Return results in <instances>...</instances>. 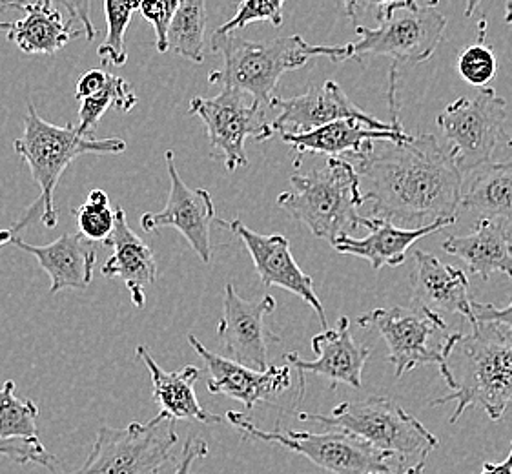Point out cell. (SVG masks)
<instances>
[{
  "label": "cell",
  "mask_w": 512,
  "mask_h": 474,
  "mask_svg": "<svg viewBox=\"0 0 512 474\" xmlns=\"http://www.w3.org/2000/svg\"><path fill=\"white\" fill-rule=\"evenodd\" d=\"M299 420L316 422L354 434L365 444L383 453L400 454L401 458L416 453H431L440 442L412 414L385 396H370L359 402H345L327 414L301 413Z\"/></svg>",
  "instance_id": "52a82bcc"
},
{
  "label": "cell",
  "mask_w": 512,
  "mask_h": 474,
  "mask_svg": "<svg viewBox=\"0 0 512 474\" xmlns=\"http://www.w3.org/2000/svg\"><path fill=\"white\" fill-rule=\"evenodd\" d=\"M13 148L30 166L33 181L41 190L39 199L28 208L26 216L11 228V232L17 234L30 225L31 219H35L39 205L42 207L39 216L42 225L46 228L57 227L59 210L53 203V192L64 170L81 155L123 154L126 152V141L117 137L93 139L92 135L81 134L72 123L64 126L46 123L30 103L24 115V132L15 141Z\"/></svg>",
  "instance_id": "3957f363"
},
{
  "label": "cell",
  "mask_w": 512,
  "mask_h": 474,
  "mask_svg": "<svg viewBox=\"0 0 512 474\" xmlns=\"http://www.w3.org/2000/svg\"><path fill=\"white\" fill-rule=\"evenodd\" d=\"M135 354L150 371L154 400L161 405V413L168 414L170 418H174L175 422L179 420H194L199 423L223 422L221 416L208 413L197 400L195 383L201 374L197 367L186 365L181 371H164L154 360V356L150 354L146 345H139L135 349Z\"/></svg>",
  "instance_id": "484cf974"
},
{
  "label": "cell",
  "mask_w": 512,
  "mask_h": 474,
  "mask_svg": "<svg viewBox=\"0 0 512 474\" xmlns=\"http://www.w3.org/2000/svg\"><path fill=\"white\" fill-rule=\"evenodd\" d=\"M52 4H59L62 10L70 15L72 24H79V30L86 37V41L95 39V28L92 22V0H50Z\"/></svg>",
  "instance_id": "8d00e7d4"
},
{
  "label": "cell",
  "mask_w": 512,
  "mask_h": 474,
  "mask_svg": "<svg viewBox=\"0 0 512 474\" xmlns=\"http://www.w3.org/2000/svg\"><path fill=\"white\" fill-rule=\"evenodd\" d=\"M11 245L21 248L39 261L52 279L50 292L57 294L62 289H86L93 281L97 254L92 241L77 234H62L50 245H31L21 237L13 236Z\"/></svg>",
  "instance_id": "7402d4cb"
},
{
  "label": "cell",
  "mask_w": 512,
  "mask_h": 474,
  "mask_svg": "<svg viewBox=\"0 0 512 474\" xmlns=\"http://www.w3.org/2000/svg\"><path fill=\"white\" fill-rule=\"evenodd\" d=\"M274 310L276 299L272 296L243 299L232 283H226L223 316L217 325V336L226 358L256 371L268 369V343L281 341L265 323Z\"/></svg>",
  "instance_id": "4fadbf2b"
},
{
  "label": "cell",
  "mask_w": 512,
  "mask_h": 474,
  "mask_svg": "<svg viewBox=\"0 0 512 474\" xmlns=\"http://www.w3.org/2000/svg\"><path fill=\"white\" fill-rule=\"evenodd\" d=\"M206 454H208V444L205 440L190 436L185 442L181 460H179V464H177L172 474H192V467H194L195 462L203 460Z\"/></svg>",
  "instance_id": "f35d334b"
},
{
  "label": "cell",
  "mask_w": 512,
  "mask_h": 474,
  "mask_svg": "<svg viewBox=\"0 0 512 474\" xmlns=\"http://www.w3.org/2000/svg\"><path fill=\"white\" fill-rule=\"evenodd\" d=\"M139 10V0H104L106 15V39L99 46L97 55L103 66H124L128 52L124 46V33L128 30L135 11Z\"/></svg>",
  "instance_id": "f546056e"
},
{
  "label": "cell",
  "mask_w": 512,
  "mask_h": 474,
  "mask_svg": "<svg viewBox=\"0 0 512 474\" xmlns=\"http://www.w3.org/2000/svg\"><path fill=\"white\" fill-rule=\"evenodd\" d=\"M210 44L223 57V68L210 72L208 83L236 88L268 108L283 73L303 68L314 57H327L332 62L350 61L349 44H310L301 35L248 41L234 33L216 31Z\"/></svg>",
  "instance_id": "7a4b0ae2"
},
{
  "label": "cell",
  "mask_w": 512,
  "mask_h": 474,
  "mask_svg": "<svg viewBox=\"0 0 512 474\" xmlns=\"http://www.w3.org/2000/svg\"><path fill=\"white\" fill-rule=\"evenodd\" d=\"M190 114L197 115L206 126L208 141L216 157H223L226 170L248 166L245 141L252 137L257 143L276 134L268 123L265 106L236 88L223 86L216 97H194Z\"/></svg>",
  "instance_id": "7c38bea8"
},
{
  "label": "cell",
  "mask_w": 512,
  "mask_h": 474,
  "mask_svg": "<svg viewBox=\"0 0 512 474\" xmlns=\"http://www.w3.org/2000/svg\"><path fill=\"white\" fill-rule=\"evenodd\" d=\"M454 351L469 363L467 371L432 405L456 402L451 423L474 405L482 407L492 422H500L512 403V330L494 321H474L471 334H461Z\"/></svg>",
  "instance_id": "5b68a950"
},
{
  "label": "cell",
  "mask_w": 512,
  "mask_h": 474,
  "mask_svg": "<svg viewBox=\"0 0 512 474\" xmlns=\"http://www.w3.org/2000/svg\"><path fill=\"white\" fill-rule=\"evenodd\" d=\"M347 159L358 172L363 203H372V216L414 228L456 223L463 174L434 135L372 141Z\"/></svg>",
  "instance_id": "6da1fadb"
},
{
  "label": "cell",
  "mask_w": 512,
  "mask_h": 474,
  "mask_svg": "<svg viewBox=\"0 0 512 474\" xmlns=\"http://www.w3.org/2000/svg\"><path fill=\"white\" fill-rule=\"evenodd\" d=\"M15 2H17V0H0V4H2V6H13Z\"/></svg>",
  "instance_id": "7dc6e473"
},
{
  "label": "cell",
  "mask_w": 512,
  "mask_h": 474,
  "mask_svg": "<svg viewBox=\"0 0 512 474\" xmlns=\"http://www.w3.org/2000/svg\"><path fill=\"white\" fill-rule=\"evenodd\" d=\"M206 19V0H181L166 35L168 52L197 64L205 61Z\"/></svg>",
  "instance_id": "83f0119b"
},
{
  "label": "cell",
  "mask_w": 512,
  "mask_h": 474,
  "mask_svg": "<svg viewBox=\"0 0 512 474\" xmlns=\"http://www.w3.org/2000/svg\"><path fill=\"white\" fill-rule=\"evenodd\" d=\"M505 121L507 101L487 86L474 97L456 99L436 117L461 174L492 161Z\"/></svg>",
  "instance_id": "8fae6325"
},
{
  "label": "cell",
  "mask_w": 512,
  "mask_h": 474,
  "mask_svg": "<svg viewBox=\"0 0 512 474\" xmlns=\"http://www.w3.org/2000/svg\"><path fill=\"white\" fill-rule=\"evenodd\" d=\"M507 145H509V148H512V139H509V143H507Z\"/></svg>",
  "instance_id": "c3c4849f"
},
{
  "label": "cell",
  "mask_w": 512,
  "mask_h": 474,
  "mask_svg": "<svg viewBox=\"0 0 512 474\" xmlns=\"http://www.w3.org/2000/svg\"><path fill=\"white\" fill-rule=\"evenodd\" d=\"M13 8L24 11V17L17 22H4L8 41L13 42L21 52L30 55H55L72 39L81 37L82 31L75 30L72 22L64 21L61 10L50 0L15 2Z\"/></svg>",
  "instance_id": "d4e9b609"
},
{
  "label": "cell",
  "mask_w": 512,
  "mask_h": 474,
  "mask_svg": "<svg viewBox=\"0 0 512 474\" xmlns=\"http://www.w3.org/2000/svg\"><path fill=\"white\" fill-rule=\"evenodd\" d=\"M443 250L465 261L471 274L483 281H489L494 272L512 279V239L505 221L476 219L471 234L445 239Z\"/></svg>",
  "instance_id": "cb8c5ba5"
},
{
  "label": "cell",
  "mask_w": 512,
  "mask_h": 474,
  "mask_svg": "<svg viewBox=\"0 0 512 474\" xmlns=\"http://www.w3.org/2000/svg\"><path fill=\"white\" fill-rule=\"evenodd\" d=\"M170 194L166 207L161 212H146L141 216L144 232H159L164 227H174L185 236L188 245L203 263L212 261V223L216 221V207L212 196L205 188H190L179 176L175 166V154L168 150L164 154Z\"/></svg>",
  "instance_id": "5bb4252c"
},
{
  "label": "cell",
  "mask_w": 512,
  "mask_h": 474,
  "mask_svg": "<svg viewBox=\"0 0 512 474\" xmlns=\"http://www.w3.org/2000/svg\"><path fill=\"white\" fill-rule=\"evenodd\" d=\"M472 314L474 321H494L512 330V301L505 309H500L492 303H478L472 299Z\"/></svg>",
  "instance_id": "74e56055"
},
{
  "label": "cell",
  "mask_w": 512,
  "mask_h": 474,
  "mask_svg": "<svg viewBox=\"0 0 512 474\" xmlns=\"http://www.w3.org/2000/svg\"><path fill=\"white\" fill-rule=\"evenodd\" d=\"M378 28L356 24L358 41L349 42L350 59L369 55L420 64L438 50L447 31V17L434 4L400 0L378 10Z\"/></svg>",
  "instance_id": "8992f818"
},
{
  "label": "cell",
  "mask_w": 512,
  "mask_h": 474,
  "mask_svg": "<svg viewBox=\"0 0 512 474\" xmlns=\"http://www.w3.org/2000/svg\"><path fill=\"white\" fill-rule=\"evenodd\" d=\"M39 405L15 394V382L6 380L0 389V436H37Z\"/></svg>",
  "instance_id": "4dcf8cb0"
},
{
  "label": "cell",
  "mask_w": 512,
  "mask_h": 474,
  "mask_svg": "<svg viewBox=\"0 0 512 474\" xmlns=\"http://www.w3.org/2000/svg\"><path fill=\"white\" fill-rule=\"evenodd\" d=\"M137 101L139 99H137V95H135L132 86L126 79L108 73V79H106V83L99 92H95L90 97L79 101L81 108H79V126H77V130L81 134L92 135L93 128L99 124L101 117L110 108L128 114V112L134 110Z\"/></svg>",
  "instance_id": "f1b7e54d"
},
{
  "label": "cell",
  "mask_w": 512,
  "mask_h": 474,
  "mask_svg": "<svg viewBox=\"0 0 512 474\" xmlns=\"http://www.w3.org/2000/svg\"><path fill=\"white\" fill-rule=\"evenodd\" d=\"M106 79H108V73L103 72V70H90V72L84 73L81 79L77 81V88H75L77 101H82L93 93L99 92L106 83Z\"/></svg>",
  "instance_id": "ab89813d"
},
{
  "label": "cell",
  "mask_w": 512,
  "mask_h": 474,
  "mask_svg": "<svg viewBox=\"0 0 512 474\" xmlns=\"http://www.w3.org/2000/svg\"><path fill=\"white\" fill-rule=\"evenodd\" d=\"M312 349L318 354V360H301L296 352L285 354L288 365L299 372V392L296 403L305 396V374H318L327 378L330 387L336 389L339 383H345L354 389L363 385V369L369 361L370 349L359 345L352 338L349 318H341L336 330H325L323 334L314 336Z\"/></svg>",
  "instance_id": "d6986e66"
},
{
  "label": "cell",
  "mask_w": 512,
  "mask_h": 474,
  "mask_svg": "<svg viewBox=\"0 0 512 474\" xmlns=\"http://www.w3.org/2000/svg\"><path fill=\"white\" fill-rule=\"evenodd\" d=\"M2 26H4V22H0V31H2Z\"/></svg>",
  "instance_id": "681fc988"
},
{
  "label": "cell",
  "mask_w": 512,
  "mask_h": 474,
  "mask_svg": "<svg viewBox=\"0 0 512 474\" xmlns=\"http://www.w3.org/2000/svg\"><path fill=\"white\" fill-rule=\"evenodd\" d=\"M283 6L285 0H243L237 8L236 15L225 22L217 33H234L243 30L252 22H270L279 28L283 24Z\"/></svg>",
  "instance_id": "836d02e7"
},
{
  "label": "cell",
  "mask_w": 512,
  "mask_h": 474,
  "mask_svg": "<svg viewBox=\"0 0 512 474\" xmlns=\"http://www.w3.org/2000/svg\"><path fill=\"white\" fill-rule=\"evenodd\" d=\"M487 21L482 19L478 24V37L467 46L458 57V72L461 79L474 88H485L494 81L498 73V59L487 46Z\"/></svg>",
  "instance_id": "1f68e13d"
},
{
  "label": "cell",
  "mask_w": 512,
  "mask_h": 474,
  "mask_svg": "<svg viewBox=\"0 0 512 474\" xmlns=\"http://www.w3.org/2000/svg\"><path fill=\"white\" fill-rule=\"evenodd\" d=\"M471 181L461 192L460 210L476 219L505 221L512 227V161H489L472 170Z\"/></svg>",
  "instance_id": "4316f807"
},
{
  "label": "cell",
  "mask_w": 512,
  "mask_h": 474,
  "mask_svg": "<svg viewBox=\"0 0 512 474\" xmlns=\"http://www.w3.org/2000/svg\"><path fill=\"white\" fill-rule=\"evenodd\" d=\"M0 456H6L15 464H39L50 471L57 467V456L46 451L37 436H0Z\"/></svg>",
  "instance_id": "e575fe53"
},
{
  "label": "cell",
  "mask_w": 512,
  "mask_h": 474,
  "mask_svg": "<svg viewBox=\"0 0 512 474\" xmlns=\"http://www.w3.org/2000/svg\"><path fill=\"white\" fill-rule=\"evenodd\" d=\"M103 245L112 248L113 252L101 268V274L104 278L121 279L126 289L130 290L135 307L143 309L146 305L144 289L154 285L157 263L152 248L130 227L123 208H115V225Z\"/></svg>",
  "instance_id": "44dd1931"
},
{
  "label": "cell",
  "mask_w": 512,
  "mask_h": 474,
  "mask_svg": "<svg viewBox=\"0 0 512 474\" xmlns=\"http://www.w3.org/2000/svg\"><path fill=\"white\" fill-rule=\"evenodd\" d=\"M343 2H345V10H347L350 21L358 24V17L361 13H367L372 8L374 10H381L383 6L392 4V2H400V0H343ZM425 2L427 4H434V6L440 4V0H425Z\"/></svg>",
  "instance_id": "60d3db41"
},
{
  "label": "cell",
  "mask_w": 512,
  "mask_h": 474,
  "mask_svg": "<svg viewBox=\"0 0 512 474\" xmlns=\"http://www.w3.org/2000/svg\"><path fill=\"white\" fill-rule=\"evenodd\" d=\"M270 108L279 110L272 128L281 134H303L339 119H354L372 130L394 128V124L383 123L363 112L336 81H325L318 88H310L307 93L290 99L272 97Z\"/></svg>",
  "instance_id": "2e32d148"
},
{
  "label": "cell",
  "mask_w": 512,
  "mask_h": 474,
  "mask_svg": "<svg viewBox=\"0 0 512 474\" xmlns=\"http://www.w3.org/2000/svg\"><path fill=\"white\" fill-rule=\"evenodd\" d=\"M482 474H512V447L509 456L500 464H483Z\"/></svg>",
  "instance_id": "b9f144b4"
},
{
  "label": "cell",
  "mask_w": 512,
  "mask_h": 474,
  "mask_svg": "<svg viewBox=\"0 0 512 474\" xmlns=\"http://www.w3.org/2000/svg\"><path fill=\"white\" fill-rule=\"evenodd\" d=\"M77 228L88 241H106L115 225V212L110 208V197L101 188L90 192L86 203L75 210Z\"/></svg>",
  "instance_id": "d6a6232c"
},
{
  "label": "cell",
  "mask_w": 512,
  "mask_h": 474,
  "mask_svg": "<svg viewBox=\"0 0 512 474\" xmlns=\"http://www.w3.org/2000/svg\"><path fill=\"white\" fill-rule=\"evenodd\" d=\"M451 225H454L452 221H436L427 227L401 228L390 221L372 216L369 217V223L365 227L370 230L369 236L363 239L350 236L339 237L332 248L339 254L367 259L374 270H381L383 267H400L407 259L409 248L418 239L431 236L434 232H440Z\"/></svg>",
  "instance_id": "603a6c76"
},
{
  "label": "cell",
  "mask_w": 512,
  "mask_h": 474,
  "mask_svg": "<svg viewBox=\"0 0 512 474\" xmlns=\"http://www.w3.org/2000/svg\"><path fill=\"white\" fill-rule=\"evenodd\" d=\"M505 22L512 24V0H507V6H505Z\"/></svg>",
  "instance_id": "bcb514c9"
},
{
  "label": "cell",
  "mask_w": 512,
  "mask_h": 474,
  "mask_svg": "<svg viewBox=\"0 0 512 474\" xmlns=\"http://www.w3.org/2000/svg\"><path fill=\"white\" fill-rule=\"evenodd\" d=\"M228 423L241 434L243 440H257L267 444H277L294 453L305 456L312 464L318 465L330 474H390L389 460L392 454L383 453L365 444L354 434L343 431L330 433H296V431H263L256 423L248 420L245 414L230 411L226 414Z\"/></svg>",
  "instance_id": "30bf717a"
},
{
  "label": "cell",
  "mask_w": 512,
  "mask_h": 474,
  "mask_svg": "<svg viewBox=\"0 0 512 474\" xmlns=\"http://www.w3.org/2000/svg\"><path fill=\"white\" fill-rule=\"evenodd\" d=\"M175 423L159 413L150 422H132L123 429L103 425L86 462L62 474H159L174 458L179 442Z\"/></svg>",
  "instance_id": "ba28073f"
},
{
  "label": "cell",
  "mask_w": 512,
  "mask_h": 474,
  "mask_svg": "<svg viewBox=\"0 0 512 474\" xmlns=\"http://www.w3.org/2000/svg\"><path fill=\"white\" fill-rule=\"evenodd\" d=\"M181 0H139V10L144 21L150 22L155 30V48L157 52H168L166 35L170 22L174 19L175 11L179 8Z\"/></svg>",
  "instance_id": "d590c367"
},
{
  "label": "cell",
  "mask_w": 512,
  "mask_h": 474,
  "mask_svg": "<svg viewBox=\"0 0 512 474\" xmlns=\"http://www.w3.org/2000/svg\"><path fill=\"white\" fill-rule=\"evenodd\" d=\"M292 190L277 197V207L305 223L319 239L334 245L339 237L367 227L369 217L359 216L363 205L356 168L347 157H328L321 168L290 177Z\"/></svg>",
  "instance_id": "277c9868"
},
{
  "label": "cell",
  "mask_w": 512,
  "mask_h": 474,
  "mask_svg": "<svg viewBox=\"0 0 512 474\" xmlns=\"http://www.w3.org/2000/svg\"><path fill=\"white\" fill-rule=\"evenodd\" d=\"M425 460H427V454H423L421 456L420 462L416 465H412V467H409V471H405V473L401 474H421V471L425 469ZM365 474H385V473H365Z\"/></svg>",
  "instance_id": "7bdbcfd3"
},
{
  "label": "cell",
  "mask_w": 512,
  "mask_h": 474,
  "mask_svg": "<svg viewBox=\"0 0 512 474\" xmlns=\"http://www.w3.org/2000/svg\"><path fill=\"white\" fill-rule=\"evenodd\" d=\"M188 343L205 361L208 392L225 394L243 403L248 411H252L257 403L270 402L274 396L288 391L292 385L290 365H270L265 371H256L226 356L208 351L194 334L188 336Z\"/></svg>",
  "instance_id": "ac0fdd59"
},
{
  "label": "cell",
  "mask_w": 512,
  "mask_h": 474,
  "mask_svg": "<svg viewBox=\"0 0 512 474\" xmlns=\"http://www.w3.org/2000/svg\"><path fill=\"white\" fill-rule=\"evenodd\" d=\"M398 75L396 66H392L389 75V110L392 130H372L354 119H339L332 123L323 124L310 132L303 134H281L283 141L296 152L294 166H301V157L305 154H323L328 157H347L363 152L372 141H403L410 134L405 132L398 112Z\"/></svg>",
  "instance_id": "e0dca14e"
},
{
  "label": "cell",
  "mask_w": 512,
  "mask_h": 474,
  "mask_svg": "<svg viewBox=\"0 0 512 474\" xmlns=\"http://www.w3.org/2000/svg\"><path fill=\"white\" fill-rule=\"evenodd\" d=\"M482 4V0H465V17H472V13Z\"/></svg>",
  "instance_id": "ee69618b"
},
{
  "label": "cell",
  "mask_w": 512,
  "mask_h": 474,
  "mask_svg": "<svg viewBox=\"0 0 512 474\" xmlns=\"http://www.w3.org/2000/svg\"><path fill=\"white\" fill-rule=\"evenodd\" d=\"M217 223L221 227L228 228L234 236L245 243L246 250L254 261L257 276L265 287H281L296 294L316 310L321 327L328 329L327 314L314 290V281L297 265L287 237L281 234H272V236L257 234L243 225V221L237 217L230 221H217Z\"/></svg>",
  "instance_id": "9a60e30c"
},
{
  "label": "cell",
  "mask_w": 512,
  "mask_h": 474,
  "mask_svg": "<svg viewBox=\"0 0 512 474\" xmlns=\"http://www.w3.org/2000/svg\"><path fill=\"white\" fill-rule=\"evenodd\" d=\"M358 325L378 330L387 341L389 361L398 380L423 365H438L443 371L461 336V332L447 334V321L425 307H379L361 316Z\"/></svg>",
  "instance_id": "9c48e42d"
},
{
  "label": "cell",
  "mask_w": 512,
  "mask_h": 474,
  "mask_svg": "<svg viewBox=\"0 0 512 474\" xmlns=\"http://www.w3.org/2000/svg\"><path fill=\"white\" fill-rule=\"evenodd\" d=\"M416 272L412 276V292L418 307L436 314H460L461 318L474 323L472 299L469 296V278L461 268L441 263L429 252H414Z\"/></svg>",
  "instance_id": "ffe728a7"
},
{
  "label": "cell",
  "mask_w": 512,
  "mask_h": 474,
  "mask_svg": "<svg viewBox=\"0 0 512 474\" xmlns=\"http://www.w3.org/2000/svg\"><path fill=\"white\" fill-rule=\"evenodd\" d=\"M13 236H15V234H13L11 230H0V247H2V245H8Z\"/></svg>",
  "instance_id": "f6af8a7d"
}]
</instances>
